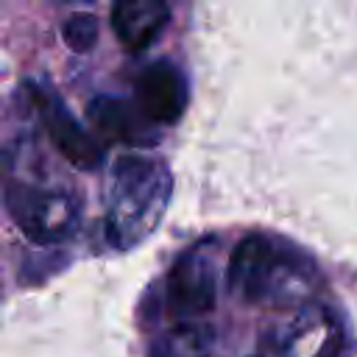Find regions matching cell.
Masks as SVG:
<instances>
[{
    "mask_svg": "<svg viewBox=\"0 0 357 357\" xmlns=\"http://www.w3.org/2000/svg\"><path fill=\"white\" fill-rule=\"evenodd\" d=\"M170 173L159 159L128 153L112 167L106 237L114 248H134L142 243L167 212Z\"/></svg>",
    "mask_w": 357,
    "mask_h": 357,
    "instance_id": "1",
    "label": "cell"
},
{
    "mask_svg": "<svg viewBox=\"0 0 357 357\" xmlns=\"http://www.w3.org/2000/svg\"><path fill=\"white\" fill-rule=\"evenodd\" d=\"M312 284V271L301 254L265 237H243L229 259V287L248 304L301 298Z\"/></svg>",
    "mask_w": 357,
    "mask_h": 357,
    "instance_id": "2",
    "label": "cell"
},
{
    "mask_svg": "<svg viewBox=\"0 0 357 357\" xmlns=\"http://www.w3.org/2000/svg\"><path fill=\"white\" fill-rule=\"evenodd\" d=\"M3 198L20 231L36 245H56L75 231L78 201L70 192L11 181L3 190Z\"/></svg>",
    "mask_w": 357,
    "mask_h": 357,
    "instance_id": "3",
    "label": "cell"
},
{
    "mask_svg": "<svg viewBox=\"0 0 357 357\" xmlns=\"http://www.w3.org/2000/svg\"><path fill=\"white\" fill-rule=\"evenodd\" d=\"M215 243H198L187 248L165 279V312L170 324H204L215 310Z\"/></svg>",
    "mask_w": 357,
    "mask_h": 357,
    "instance_id": "4",
    "label": "cell"
},
{
    "mask_svg": "<svg viewBox=\"0 0 357 357\" xmlns=\"http://www.w3.org/2000/svg\"><path fill=\"white\" fill-rule=\"evenodd\" d=\"M31 100L42 117V126L47 131V137L53 139V145L59 148V153L75 165L78 170H95L100 165V145L84 131V126L73 117V112L67 109V103L61 100L59 92H53L50 86L42 84H31Z\"/></svg>",
    "mask_w": 357,
    "mask_h": 357,
    "instance_id": "5",
    "label": "cell"
},
{
    "mask_svg": "<svg viewBox=\"0 0 357 357\" xmlns=\"http://www.w3.org/2000/svg\"><path fill=\"white\" fill-rule=\"evenodd\" d=\"M134 95H137V106L156 126L176 123L184 114L190 98L184 75L167 61H153L151 67H145L134 81Z\"/></svg>",
    "mask_w": 357,
    "mask_h": 357,
    "instance_id": "6",
    "label": "cell"
},
{
    "mask_svg": "<svg viewBox=\"0 0 357 357\" xmlns=\"http://www.w3.org/2000/svg\"><path fill=\"white\" fill-rule=\"evenodd\" d=\"M89 120L109 137L131 148H151L159 142V126L137 106V100H123V98H92L89 106Z\"/></svg>",
    "mask_w": 357,
    "mask_h": 357,
    "instance_id": "7",
    "label": "cell"
},
{
    "mask_svg": "<svg viewBox=\"0 0 357 357\" xmlns=\"http://www.w3.org/2000/svg\"><path fill=\"white\" fill-rule=\"evenodd\" d=\"M170 20V0H114L112 3V28L117 39L139 53L151 47Z\"/></svg>",
    "mask_w": 357,
    "mask_h": 357,
    "instance_id": "8",
    "label": "cell"
},
{
    "mask_svg": "<svg viewBox=\"0 0 357 357\" xmlns=\"http://www.w3.org/2000/svg\"><path fill=\"white\" fill-rule=\"evenodd\" d=\"M284 357H346V329L326 310H310L298 318L282 346Z\"/></svg>",
    "mask_w": 357,
    "mask_h": 357,
    "instance_id": "9",
    "label": "cell"
},
{
    "mask_svg": "<svg viewBox=\"0 0 357 357\" xmlns=\"http://www.w3.org/2000/svg\"><path fill=\"white\" fill-rule=\"evenodd\" d=\"M98 31H100V25H98V20H95L92 14H73V17L61 25V39H64V45H67L70 50L86 53V50L95 47Z\"/></svg>",
    "mask_w": 357,
    "mask_h": 357,
    "instance_id": "10",
    "label": "cell"
},
{
    "mask_svg": "<svg viewBox=\"0 0 357 357\" xmlns=\"http://www.w3.org/2000/svg\"><path fill=\"white\" fill-rule=\"evenodd\" d=\"M151 357H184V354H178V351H173V349H167L165 343H159V346H153V351H151Z\"/></svg>",
    "mask_w": 357,
    "mask_h": 357,
    "instance_id": "11",
    "label": "cell"
},
{
    "mask_svg": "<svg viewBox=\"0 0 357 357\" xmlns=\"http://www.w3.org/2000/svg\"><path fill=\"white\" fill-rule=\"evenodd\" d=\"M59 3H64V6H75V3H95V0H59Z\"/></svg>",
    "mask_w": 357,
    "mask_h": 357,
    "instance_id": "12",
    "label": "cell"
}]
</instances>
